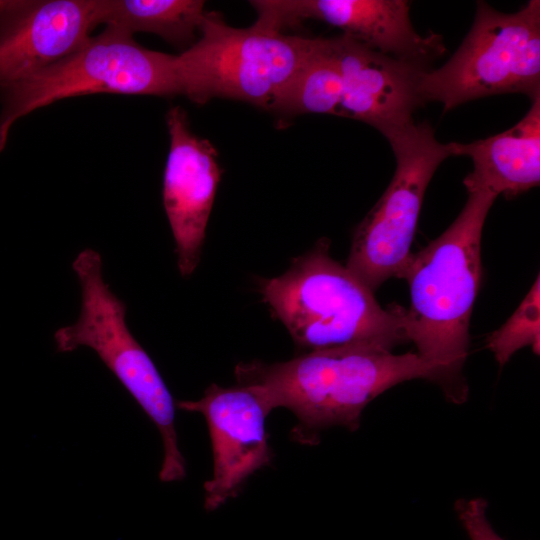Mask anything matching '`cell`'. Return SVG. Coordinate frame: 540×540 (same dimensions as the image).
Masks as SVG:
<instances>
[{"label":"cell","instance_id":"1","mask_svg":"<svg viewBox=\"0 0 540 540\" xmlns=\"http://www.w3.org/2000/svg\"><path fill=\"white\" fill-rule=\"evenodd\" d=\"M496 198L487 191L469 192L454 222L412 254L400 276L410 290V306L405 311L407 340L437 371L438 386L454 404L464 403L468 396L463 367L482 278L481 238Z\"/></svg>","mask_w":540,"mask_h":540},{"label":"cell","instance_id":"2","mask_svg":"<svg viewBox=\"0 0 540 540\" xmlns=\"http://www.w3.org/2000/svg\"><path fill=\"white\" fill-rule=\"evenodd\" d=\"M239 384L256 386L270 408H287L297 424L291 438L314 445L333 426L356 431L366 406L388 389L413 379L438 385L437 371L416 352L395 354L373 345L312 350L286 362L240 363Z\"/></svg>","mask_w":540,"mask_h":540},{"label":"cell","instance_id":"3","mask_svg":"<svg viewBox=\"0 0 540 540\" xmlns=\"http://www.w3.org/2000/svg\"><path fill=\"white\" fill-rule=\"evenodd\" d=\"M323 238L281 276L261 280L264 301L293 340L312 350L373 345L393 351L407 342L405 311L383 308L350 270L329 254Z\"/></svg>","mask_w":540,"mask_h":540},{"label":"cell","instance_id":"4","mask_svg":"<svg viewBox=\"0 0 540 540\" xmlns=\"http://www.w3.org/2000/svg\"><path fill=\"white\" fill-rule=\"evenodd\" d=\"M72 269L81 287V310L74 324L55 331L56 350L72 352L86 346L98 354L161 434L164 456L160 481L184 479L186 466L178 448L173 397L152 359L130 332L126 304L104 281L100 253L91 248L82 250Z\"/></svg>","mask_w":540,"mask_h":540},{"label":"cell","instance_id":"5","mask_svg":"<svg viewBox=\"0 0 540 540\" xmlns=\"http://www.w3.org/2000/svg\"><path fill=\"white\" fill-rule=\"evenodd\" d=\"M95 93L179 94L175 55L147 49L132 35L105 27L68 56L0 87V153L18 119L56 101Z\"/></svg>","mask_w":540,"mask_h":540},{"label":"cell","instance_id":"6","mask_svg":"<svg viewBox=\"0 0 540 540\" xmlns=\"http://www.w3.org/2000/svg\"><path fill=\"white\" fill-rule=\"evenodd\" d=\"M312 41L255 23L231 27L220 14L206 12L198 40L175 55L179 94L197 104L227 98L268 109Z\"/></svg>","mask_w":540,"mask_h":540},{"label":"cell","instance_id":"7","mask_svg":"<svg viewBox=\"0 0 540 540\" xmlns=\"http://www.w3.org/2000/svg\"><path fill=\"white\" fill-rule=\"evenodd\" d=\"M419 96L444 112L471 100L506 93L540 98V1L504 13L478 2L472 27L452 57L426 69Z\"/></svg>","mask_w":540,"mask_h":540},{"label":"cell","instance_id":"8","mask_svg":"<svg viewBox=\"0 0 540 540\" xmlns=\"http://www.w3.org/2000/svg\"><path fill=\"white\" fill-rule=\"evenodd\" d=\"M396 170L382 196L356 227L346 268L375 292L400 278L412 253L424 195L436 169L449 156L432 127L412 123L389 138Z\"/></svg>","mask_w":540,"mask_h":540},{"label":"cell","instance_id":"9","mask_svg":"<svg viewBox=\"0 0 540 540\" xmlns=\"http://www.w3.org/2000/svg\"><path fill=\"white\" fill-rule=\"evenodd\" d=\"M176 406L201 413L207 422L213 474L204 483V506L215 510L237 496L252 474L271 463L265 419L272 409L256 386L239 383L229 388L211 384L199 400L178 401Z\"/></svg>","mask_w":540,"mask_h":540},{"label":"cell","instance_id":"10","mask_svg":"<svg viewBox=\"0 0 540 540\" xmlns=\"http://www.w3.org/2000/svg\"><path fill=\"white\" fill-rule=\"evenodd\" d=\"M256 24L282 32L305 20H319L342 30L368 48L427 66L445 47L439 34L420 35L410 20L406 0H255Z\"/></svg>","mask_w":540,"mask_h":540},{"label":"cell","instance_id":"11","mask_svg":"<svg viewBox=\"0 0 540 540\" xmlns=\"http://www.w3.org/2000/svg\"><path fill=\"white\" fill-rule=\"evenodd\" d=\"M166 124L170 147L163 175V205L175 240L180 274L189 277L200 261L222 170L216 149L192 132L182 107L168 110Z\"/></svg>","mask_w":540,"mask_h":540},{"label":"cell","instance_id":"12","mask_svg":"<svg viewBox=\"0 0 540 540\" xmlns=\"http://www.w3.org/2000/svg\"><path fill=\"white\" fill-rule=\"evenodd\" d=\"M329 40L341 76L338 116L371 125L386 138L414 123L427 66L385 55L343 34Z\"/></svg>","mask_w":540,"mask_h":540},{"label":"cell","instance_id":"13","mask_svg":"<svg viewBox=\"0 0 540 540\" xmlns=\"http://www.w3.org/2000/svg\"><path fill=\"white\" fill-rule=\"evenodd\" d=\"M97 25V0L10 1L0 14V87L68 56Z\"/></svg>","mask_w":540,"mask_h":540},{"label":"cell","instance_id":"14","mask_svg":"<svg viewBox=\"0 0 540 540\" xmlns=\"http://www.w3.org/2000/svg\"><path fill=\"white\" fill-rule=\"evenodd\" d=\"M451 156H467L472 171L464 178L467 192L487 191L508 198L540 183V98L523 118L499 134L470 143H448Z\"/></svg>","mask_w":540,"mask_h":540},{"label":"cell","instance_id":"15","mask_svg":"<svg viewBox=\"0 0 540 540\" xmlns=\"http://www.w3.org/2000/svg\"><path fill=\"white\" fill-rule=\"evenodd\" d=\"M201 0H97V24L129 35L153 33L179 47L192 45L206 11Z\"/></svg>","mask_w":540,"mask_h":540},{"label":"cell","instance_id":"16","mask_svg":"<svg viewBox=\"0 0 540 540\" xmlns=\"http://www.w3.org/2000/svg\"><path fill=\"white\" fill-rule=\"evenodd\" d=\"M341 76L329 38L315 37L306 57L268 110L285 116L306 113L338 116Z\"/></svg>","mask_w":540,"mask_h":540},{"label":"cell","instance_id":"17","mask_svg":"<svg viewBox=\"0 0 540 540\" xmlns=\"http://www.w3.org/2000/svg\"><path fill=\"white\" fill-rule=\"evenodd\" d=\"M540 284L539 275L511 317L492 332L486 344L499 366H504L520 349L530 346L540 351Z\"/></svg>","mask_w":540,"mask_h":540},{"label":"cell","instance_id":"18","mask_svg":"<svg viewBox=\"0 0 540 540\" xmlns=\"http://www.w3.org/2000/svg\"><path fill=\"white\" fill-rule=\"evenodd\" d=\"M488 503L481 497L459 499L455 511L470 540H504L487 517Z\"/></svg>","mask_w":540,"mask_h":540},{"label":"cell","instance_id":"19","mask_svg":"<svg viewBox=\"0 0 540 540\" xmlns=\"http://www.w3.org/2000/svg\"><path fill=\"white\" fill-rule=\"evenodd\" d=\"M3 6H4V2H3V1H0V12H1V10L3 9Z\"/></svg>","mask_w":540,"mask_h":540}]
</instances>
